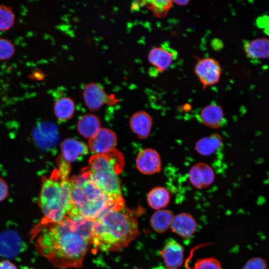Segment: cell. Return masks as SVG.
Masks as SVG:
<instances>
[{
    "label": "cell",
    "mask_w": 269,
    "mask_h": 269,
    "mask_svg": "<svg viewBox=\"0 0 269 269\" xmlns=\"http://www.w3.org/2000/svg\"><path fill=\"white\" fill-rule=\"evenodd\" d=\"M93 221L73 217L51 224L37 238V252L56 268L81 267L91 245Z\"/></svg>",
    "instance_id": "obj_1"
},
{
    "label": "cell",
    "mask_w": 269,
    "mask_h": 269,
    "mask_svg": "<svg viewBox=\"0 0 269 269\" xmlns=\"http://www.w3.org/2000/svg\"><path fill=\"white\" fill-rule=\"evenodd\" d=\"M137 218L125 205L111 207L93 221L91 245L102 252L117 251L139 235Z\"/></svg>",
    "instance_id": "obj_2"
},
{
    "label": "cell",
    "mask_w": 269,
    "mask_h": 269,
    "mask_svg": "<svg viewBox=\"0 0 269 269\" xmlns=\"http://www.w3.org/2000/svg\"><path fill=\"white\" fill-rule=\"evenodd\" d=\"M70 170L69 163L61 157L58 168L51 176L43 178L39 202L45 224L58 223L68 217L70 209Z\"/></svg>",
    "instance_id": "obj_3"
},
{
    "label": "cell",
    "mask_w": 269,
    "mask_h": 269,
    "mask_svg": "<svg viewBox=\"0 0 269 269\" xmlns=\"http://www.w3.org/2000/svg\"><path fill=\"white\" fill-rule=\"evenodd\" d=\"M124 165L122 154L115 148L105 154L92 155L89 167L83 171L117 207L125 205L119 178Z\"/></svg>",
    "instance_id": "obj_4"
},
{
    "label": "cell",
    "mask_w": 269,
    "mask_h": 269,
    "mask_svg": "<svg viewBox=\"0 0 269 269\" xmlns=\"http://www.w3.org/2000/svg\"><path fill=\"white\" fill-rule=\"evenodd\" d=\"M70 209L68 217L94 221L108 208L114 207L103 192L83 172L70 178Z\"/></svg>",
    "instance_id": "obj_5"
},
{
    "label": "cell",
    "mask_w": 269,
    "mask_h": 269,
    "mask_svg": "<svg viewBox=\"0 0 269 269\" xmlns=\"http://www.w3.org/2000/svg\"><path fill=\"white\" fill-rule=\"evenodd\" d=\"M83 95L86 106L93 112L99 110L105 104L113 105L119 101L114 95H108L102 87L94 82L85 85Z\"/></svg>",
    "instance_id": "obj_6"
},
{
    "label": "cell",
    "mask_w": 269,
    "mask_h": 269,
    "mask_svg": "<svg viewBox=\"0 0 269 269\" xmlns=\"http://www.w3.org/2000/svg\"><path fill=\"white\" fill-rule=\"evenodd\" d=\"M195 73L204 88L217 83L222 69L219 62L211 57L200 59L195 66Z\"/></svg>",
    "instance_id": "obj_7"
},
{
    "label": "cell",
    "mask_w": 269,
    "mask_h": 269,
    "mask_svg": "<svg viewBox=\"0 0 269 269\" xmlns=\"http://www.w3.org/2000/svg\"><path fill=\"white\" fill-rule=\"evenodd\" d=\"M178 53L171 46L163 44L152 48L148 52L149 63L157 72H163L170 67L177 58Z\"/></svg>",
    "instance_id": "obj_8"
},
{
    "label": "cell",
    "mask_w": 269,
    "mask_h": 269,
    "mask_svg": "<svg viewBox=\"0 0 269 269\" xmlns=\"http://www.w3.org/2000/svg\"><path fill=\"white\" fill-rule=\"evenodd\" d=\"M117 137L110 129L101 128L98 133L89 139L88 146L94 154H105L115 149Z\"/></svg>",
    "instance_id": "obj_9"
},
{
    "label": "cell",
    "mask_w": 269,
    "mask_h": 269,
    "mask_svg": "<svg viewBox=\"0 0 269 269\" xmlns=\"http://www.w3.org/2000/svg\"><path fill=\"white\" fill-rule=\"evenodd\" d=\"M136 166L142 174L152 175L160 171L161 159L159 153L152 148L140 150L136 158Z\"/></svg>",
    "instance_id": "obj_10"
},
{
    "label": "cell",
    "mask_w": 269,
    "mask_h": 269,
    "mask_svg": "<svg viewBox=\"0 0 269 269\" xmlns=\"http://www.w3.org/2000/svg\"><path fill=\"white\" fill-rule=\"evenodd\" d=\"M34 138L39 146L45 148H52L56 145L59 140L57 127L52 123L43 122L35 128Z\"/></svg>",
    "instance_id": "obj_11"
},
{
    "label": "cell",
    "mask_w": 269,
    "mask_h": 269,
    "mask_svg": "<svg viewBox=\"0 0 269 269\" xmlns=\"http://www.w3.org/2000/svg\"><path fill=\"white\" fill-rule=\"evenodd\" d=\"M188 176L192 185L198 189L208 187L215 180V173L212 168L202 162H198L191 167Z\"/></svg>",
    "instance_id": "obj_12"
},
{
    "label": "cell",
    "mask_w": 269,
    "mask_h": 269,
    "mask_svg": "<svg viewBox=\"0 0 269 269\" xmlns=\"http://www.w3.org/2000/svg\"><path fill=\"white\" fill-rule=\"evenodd\" d=\"M166 269H177L184 260L182 245L172 239H168L160 252Z\"/></svg>",
    "instance_id": "obj_13"
},
{
    "label": "cell",
    "mask_w": 269,
    "mask_h": 269,
    "mask_svg": "<svg viewBox=\"0 0 269 269\" xmlns=\"http://www.w3.org/2000/svg\"><path fill=\"white\" fill-rule=\"evenodd\" d=\"M197 227L196 220L187 213H181L174 216L170 228L172 231L183 239L191 237Z\"/></svg>",
    "instance_id": "obj_14"
},
{
    "label": "cell",
    "mask_w": 269,
    "mask_h": 269,
    "mask_svg": "<svg viewBox=\"0 0 269 269\" xmlns=\"http://www.w3.org/2000/svg\"><path fill=\"white\" fill-rule=\"evenodd\" d=\"M60 148L62 158L68 163L77 161L89 152V147L85 143L71 138L65 139Z\"/></svg>",
    "instance_id": "obj_15"
},
{
    "label": "cell",
    "mask_w": 269,
    "mask_h": 269,
    "mask_svg": "<svg viewBox=\"0 0 269 269\" xmlns=\"http://www.w3.org/2000/svg\"><path fill=\"white\" fill-rule=\"evenodd\" d=\"M173 3L172 0H134L131 9L136 11L144 7L157 18H162L167 15Z\"/></svg>",
    "instance_id": "obj_16"
},
{
    "label": "cell",
    "mask_w": 269,
    "mask_h": 269,
    "mask_svg": "<svg viewBox=\"0 0 269 269\" xmlns=\"http://www.w3.org/2000/svg\"><path fill=\"white\" fill-rule=\"evenodd\" d=\"M199 119L203 125L213 129L220 128L225 122L222 108L214 103L206 106L200 111Z\"/></svg>",
    "instance_id": "obj_17"
},
{
    "label": "cell",
    "mask_w": 269,
    "mask_h": 269,
    "mask_svg": "<svg viewBox=\"0 0 269 269\" xmlns=\"http://www.w3.org/2000/svg\"><path fill=\"white\" fill-rule=\"evenodd\" d=\"M130 125L132 131L139 138L145 139L150 134L152 119L145 111H138L132 116Z\"/></svg>",
    "instance_id": "obj_18"
},
{
    "label": "cell",
    "mask_w": 269,
    "mask_h": 269,
    "mask_svg": "<svg viewBox=\"0 0 269 269\" xmlns=\"http://www.w3.org/2000/svg\"><path fill=\"white\" fill-rule=\"evenodd\" d=\"M244 52L249 58L264 59L269 58V39L259 38L244 43Z\"/></svg>",
    "instance_id": "obj_19"
},
{
    "label": "cell",
    "mask_w": 269,
    "mask_h": 269,
    "mask_svg": "<svg viewBox=\"0 0 269 269\" xmlns=\"http://www.w3.org/2000/svg\"><path fill=\"white\" fill-rule=\"evenodd\" d=\"M170 194L168 190L161 186L151 189L147 195L149 206L155 210L164 209L170 201Z\"/></svg>",
    "instance_id": "obj_20"
},
{
    "label": "cell",
    "mask_w": 269,
    "mask_h": 269,
    "mask_svg": "<svg viewBox=\"0 0 269 269\" xmlns=\"http://www.w3.org/2000/svg\"><path fill=\"white\" fill-rule=\"evenodd\" d=\"M100 122L97 116L91 114L83 115L77 123V130L83 136L90 138L100 130Z\"/></svg>",
    "instance_id": "obj_21"
},
{
    "label": "cell",
    "mask_w": 269,
    "mask_h": 269,
    "mask_svg": "<svg viewBox=\"0 0 269 269\" xmlns=\"http://www.w3.org/2000/svg\"><path fill=\"white\" fill-rule=\"evenodd\" d=\"M174 216L173 212L169 210H156L150 218L151 227L156 233H164L170 227Z\"/></svg>",
    "instance_id": "obj_22"
},
{
    "label": "cell",
    "mask_w": 269,
    "mask_h": 269,
    "mask_svg": "<svg viewBox=\"0 0 269 269\" xmlns=\"http://www.w3.org/2000/svg\"><path fill=\"white\" fill-rule=\"evenodd\" d=\"M222 142L221 136L218 134L214 133L198 140L195 145V149L201 155H210L219 148Z\"/></svg>",
    "instance_id": "obj_23"
},
{
    "label": "cell",
    "mask_w": 269,
    "mask_h": 269,
    "mask_svg": "<svg viewBox=\"0 0 269 269\" xmlns=\"http://www.w3.org/2000/svg\"><path fill=\"white\" fill-rule=\"evenodd\" d=\"M54 114L58 120L65 122L70 119L75 112V104L69 97H62L56 101L54 106Z\"/></svg>",
    "instance_id": "obj_24"
},
{
    "label": "cell",
    "mask_w": 269,
    "mask_h": 269,
    "mask_svg": "<svg viewBox=\"0 0 269 269\" xmlns=\"http://www.w3.org/2000/svg\"><path fill=\"white\" fill-rule=\"evenodd\" d=\"M15 15L10 7L6 5H0V31L9 30L14 25Z\"/></svg>",
    "instance_id": "obj_25"
},
{
    "label": "cell",
    "mask_w": 269,
    "mask_h": 269,
    "mask_svg": "<svg viewBox=\"0 0 269 269\" xmlns=\"http://www.w3.org/2000/svg\"><path fill=\"white\" fill-rule=\"evenodd\" d=\"M15 47L9 40L0 37V60L10 59L14 54Z\"/></svg>",
    "instance_id": "obj_26"
},
{
    "label": "cell",
    "mask_w": 269,
    "mask_h": 269,
    "mask_svg": "<svg viewBox=\"0 0 269 269\" xmlns=\"http://www.w3.org/2000/svg\"><path fill=\"white\" fill-rule=\"evenodd\" d=\"M192 269H221V265L214 258L200 259L196 261Z\"/></svg>",
    "instance_id": "obj_27"
},
{
    "label": "cell",
    "mask_w": 269,
    "mask_h": 269,
    "mask_svg": "<svg viewBox=\"0 0 269 269\" xmlns=\"http://www.w3.org/2000/svg\"><path fill=\"white\" fill-rule=\"evenodd\" d=\"M267 267L266 260L260 257H254L246 263L243 269H267Z\"/></svg>",
    "instance_id": "obj_28"
},
{
    "label": "cell",
    "mask_w": 269,
    "mask_h": 269,
    "mask_svg": "<svg viewBox=\"0 0 269 269\" xmlns=\"http://www.w3.org/2000/svg\"><path fill=\"white\" fill-rule=\"evenodd\" d=\"M9 188L6 181L0 177V202L5 200L8 196Z\"/></svg>",
    "instance_id": "obj_29"
},
{
    "label": "cell",
    "mask_w": 269,
    "mask_h": 269,
    "mask_svg": "<svg viewBox=\"0 0 269 269\" xmlns=\"http://www.w3.org/2000/svg\"><path fill=\"white\" fill-rule=\"evenodd\" d=\"M0 269H17L16 266L8 260L0 262Z\"/></svg>",
    "instance_id": "obj_30"
},
{
    "label": "cell",
    "mask_w": 269,
    "mask_h": 269,
    "mask_svg": "<svg viewBox=\"0 0 269 269\" xmlns=\"http://www.w3.org/2000/svg\"><path fill=\"white\" fill-rule=\"evenodd\" d=\"M212 47L216 50L221 49L223 47V43L215 39L212 42Z\"/></svg>",
    "instance_id": "obj_31"
},
{
    "label": "cell",
    "mask_w": 269,
    "mask_h": 269,
    "mask_svg": "<svg viewBox=\"0 0 269 269\" xmlns=\"http://www.w3.org/2000/svg\"><path fill=\"white\" fill-rule=\"evenodd\" d=\"M173 3H175L178 5L185 6L188 4L190 0H172Z\"/></svg>",
    "instance_id": "obj_32"
},
{
    "label": "cell",
    "mask_w": 269,
    "mask_h": 269,
    "mask_svg": "<svg viewBox=\"0 0 269 269\" xmlns=\"http://www.w3.org/2000/svg\"><path fill=\"white\" fill-rule=\"evenodd\" d=\"M154 269H165V268H163L162 267H157V268H156Z\"/></svg>",
    "instance_id": "obj_33"
},
{
    "label": "cell",
    "mask_w": 269,
    "mask_h": 269,
    "mask_svg": "<svg viewBox=\"0 0 269 269\" xmlns=\"http://www.w3.org/2000/svg\"><path fill=\"white\" fill-rule=\"evenodd\" d=\"M139 269V268H135V269Z\"/></svg>",
    "instance_id": "obj_34"
},
{
    "label": "cell",
    "mask_w": 269,
    "mask_h": 269,
    "mask_svg": "<svg viewBox=\"0 0 269 269\" xmlns=\"http://www.w3.org/2000/svg\"></svg>",
    "instance_id": "obj_35"
}]
</instances>
